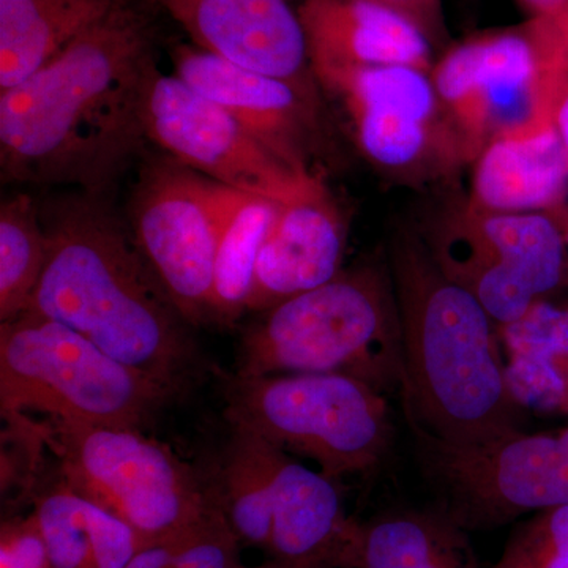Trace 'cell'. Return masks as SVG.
<instances>
[{
	"mask_svg": "<svg viewBox=\"0 0 568 568\" xmlns=\"http://www.w3.org/2000/svg\"><path fill=\"white\" fill-rule=\"evenodd\" d=\"M170 392L50 317L0 324V407L10 425L29 414L142 428Z\"/></svg>",
	"mask_w": 568,
	"mask_h": 568,
	"instance_id": "obj_6",
	"label": "cell"
},
{
	"mask_svg": "<svg viewBox=\"0 0 568 568\" xmlns=\"http://www.w3.org/2000/svg\"><path fill=\"white\" fill-rule=\"evenodd\" d=\"M440 271L487 310L497 327L568 287V242L549 212H487L466 196L417 230Z\"/></svg>",
	"mask_w": 568,
	"mask_h": 568,
	"instance_id": "obj_9",
	"label": "cell"
},
{
	"mask_svg": "<svg viewBox=\"0 0 568 568\" xmlns=\"http://www.w3.org/2000/svg\"><path fill=\"white\" fill-rule=\"evenodd\" d=\"M32 426L58 457L62 484L129 523L142 545L216 507L197 470L140 428L54 418Z\"/></svg>",
	"mask_w": 568,
	"mask_h": 568,
	"instance_id": "obj_7",
	"label": "cell"
},
{
	"mask_svg": "<svg viewBox=\"0 0 568 568\" xmlns=\"http://www.w3.org/2000/svg\"><path fill=\"white\" fill-rule=\"evenodd\" d=\"M549 298L497 331L508 353V386L519 405L568 413V306Z\"/></svg>",
	"mask_w": 568,
	"mask_h": 568,
	"instance_id": "obj_21",
	"label": "cell"
},
{
	"mask_svg": "<svg viewBox=\"0 0 568 568\" xmlns=\"http://www.w3.org/2000/svg\"><path fill=\"white\" fill-rule=\"evenodd\" d=\"M194 47L320 92L298 0H162Z\"/></svg>",
	"mask_w": 568,
	"mask_h": 568,
	"instance_id": "obj_15",
	"label": "cell"
},
{
	"mask_svg": "<svg viewBox=\"0 0 568 568\" xmlns=\"http://www.w3.org/2000/svg\"><path fill=\"white\" fill-rule=\"evenodd\" d=\"M323 100L339 112L366 162L403 185L452 183L469 168L440 106L432 71L312 63Z\"/></svg>",
	"mask_w": 568,
	"mask_h": 568,
	"instance_id": "obj_8",
	"label": "cell"
},
{
	"mask_svg": "<svg viewBox=\"0 0 568 568\" xmlns=\"http://www.w3.org/2000/svg\"><path fill=\"white\" fill-rule=\"evenodd\" d=\"M556 220H558L559 226L562 227L564 234L568 242V203L559 205L555 211L549 212Z\"/></svg>",
	"mask_w": 568,
	"mask_h": 568,
	"instance_id": "obj_32",
	"label": "cell"
},
{
	"mask_svg": "<svg viewBox=\"0 0 568 568\" xmlns=\"http://www.w3.org/2000/svg\"><path fill=\"white\" fill-rule=\"evenodd\" d=\"M148 140L168 156L237 192L291 203L324 182L321 171H298L230 112L175 74H153L145 97Z\"/></svg>",
	"mask_w": 568,
	"mask_h": 568,
	"instance_id": "obj_13",
	"label": "cell"
},
{
	"mask_svg": "<svg viewBox=\"0 0 568 568\" xmlns=\"http://www.w3.org/2000/svg\"><path fill=\"white\" fill-rule=\"evenodd\" d=\"M173 62L179 80L230 112L284 162L298 171H320L321 92L245 69L194 44L175 47Z\"/></svg>",
	"mask_w": 568,
	"mask_h": 568,
	"instance_id": "obj_14",
	"label": "cell"
},
{
	"mask_svg": "<svg viewBox=\"0 0 568 568\" xmlns=\"http://www.w3.org/2000/svg\"><path fill=\"white\" fill-rule=\"evenodd\" d=\"M290 373H339L402 394V325L387 263L343 268L246 327L234 375Z\"/></svg>",
	"mask_w": 568,
	"mask_h": 568,
	"instance_id": "obj_4",
	"label": "cell"
},
{
	"mask_svg": "<svg viewBox=\"0 0 568 568\" xmlns=\"http://www.w3.org/2000/svg\"><path fill=\"white\" fill-rule=\"evenodd\" d=\"M432 80L469 166L500 134L555 121L568 82L549 69L528 20L452 44L433 65Z\"/></svg>",
	"mask_w": 568,
	"mask_h": 568,
	"instance_id": "obj_11",
	"label": "cell"
},
{
	"mask_svg": "<svg viewBox=\"0 0 568 568\" xmlns=\"http://www.w3.org/2000/svg\"><path fill=\"white\" fill-rule=\"evenodd\" d=\"M386 263L402 325L406 424L457 446L521 432L499 331L480 302L448 278L417 230L398 227Z\"/></svg>",
	"mask_w": 568,
	"mask_h": 568,
	"instance_id": "obj_2",
	"label": "cell"
},
{
	"mask_svg": "<svg viewBox=\"0 0 568 568\" xmlns=\"http://www.w3.org/2000/svg\"><path fill=\"white\" fill-rule=\"evenodd\" d=\"M156 70L151 18L126 0L31 78L0 91L3 181L102 192L148 140L145 97Z\"/></svg>",
	"mask_w": 568,
	"mask_h": 568,
	"instance_id": "obj_1",
	"label": "cell"
},
{
	"mask_svg": "<svg viewBox=\"0 0 568 568\" xmlns=\"http://www.w3.org/2000/svg\"><path fill=\"white\" fill-rule=\"evenodd\" d=\"M555 125L568 164V82L562 93H560L558 108H556Z\"/></svg>",
	"mask_w": 568,
	"mask_h": 568,
	"instance_id": "obj_30",
	"label": "cell"
},
{
	"mask_svg": "<svg viewBox=\"0 0 568 568\" xmlns=\"http://www.w3.org/2000/svg\"><path fill=\"white\" fill-rule=\"evenodd\" d=\"M469 170L466 201L478 211L551 212L567 203L568 164L555 121L500 134Z\"/></svg>",
	"mask_w": 568,
	"mask_h": 568,
	"instance_id": "obj_18",
	"label": "cell"
},
{
	"mask_svg": "<svg viewBox=\"0 0 568 568\" xmlns=\"http://www.w3.org/2000/svg\"><path fill=\"white\" fill-rule=\"evenodd\" d=\"M346 237L345 219L325 182L280 204L257 260L246 313L267 312L334 280L343 271Z\"/></svg>",
	"mask_w": 568,
	"mask_h": 568,
	"instance_id": "obj_16",
	"label": "cell"
},
{
	"mask_svg": "<svg viewBox=\"0 0 568 568\" xmlns=\"http://www.w3.org/2000/svg\"><path fill=\"white\" fill-rule=\"evenodd\" d=\"M224 417L332 480L372 473L394 440L386 394L339 373L223 377Z\"/></svg>",
	"mask_w": 568,
	"mask_h": 568,
	"instance_id": "obj_5",
	"label": "cell"
},
{
	"mask_svg": "<svg viewBox=\"0 0 568 568\" xmlns=\"http://www.w3.org/2000/svg\"><path fill=\"white\" fill-rule=\"evenodd\" d=\"M242 194L171 156L141 171L130 204L133 242L186 324L212 323L220 237Z\"/></svg>",
	"mask_w": 568,
	"mask_h": 568,
	"instance_id": "obj_12",
	"label": "cell"
},
{
	"mask_svg": "<svg viewBox=\"0 0 568 568\" xmlns=\"http://www.w3.org/2000/svg\"><path fill=\"white\" fill-rule=\"evenodd\" d=\"M549 69L568 78V0L547 17L528 18Z\"/></svg>",
	"mask_w": 568,
	"mask_h": 568,
	"instance_id": "obj_28",
	"label": "cell"
},
{
	"mask_svg": "<svg viewBox=\"0 0 568 568\" xmlns=\"http://www.w3.org/2000/svg\"><path fill=\"white\" fill-rule=\"evenodd\" d=\"M406 425L433 506L467 532L568 506V426L457 446Z\"/></svg>",
	"mask_w": 568,
	"mask_h": 568,
	"instance_id": "obj_10",
	"label": "cell"
},
{
	"mask_svg": "<svg viewBox=\"0 0 568 568\" xmlns=\"http://www.w3.org/2000/svg\"><path fill=\"white\" fill-rule=\"evenodd\" d=\"M126 0H0V91L14 88Z\"/></svg>",
	"mask_w": 568,
	"mask_h": 568,
	"instance_id": "obj_20",
	"label": "cell"
},
{
	"mask_svg": "<svg viewBox=\"0 0 568 568\" xmlns=\"http://www.w3.org/2000/svg\"><path fill=\"white\" fill-rule=\"evenodd\" d=\"M47 231V267L28 312L173 392L193 366V345L133 237L92 201L65 205Z\"/></svg>",
	"mask_w": 568,
	"mask_h": 568,
	"instance_id": "obj_3",
	"label": "cell"
},
{
	"mask_svg": "<svg viewBox=\"0 0 568 568\" xmlns=\"http://www.w3.org/2000/svg\"><path fill=\"white\" fill-rule=\"evenodd\" d=\"M144 2H151V3H162V0H144Z\"/></svg>",
	"mask_w": 568,
	"mask_h": 568,
	"instance_id": "obj_34",
	"label": "cell"
},
{
	"mask_svg": "<svg viewBox=\"0 0 568 568\" xmlns=\"http://www.w3.org/2000/svg\"><path fill=\"white\" fill-rule=\"evenodd\" d=\"M237 568H317V567L305 566V564L282 562V560L271 559V560H268V562L263 564V566H256V567L239 566Z\"/></svg>",
	"mask_w": 568,
	"mask_h": 568,
	"instance_id": "obj_33",
	"label": "cell"
},
{
	"mask_svg": "<svg viewBox=\"0 0 568 568\" xmlns=\"http://www.w3.org/2000/svg\"><path fill=\"white\" fill-rule=\"evenodd\" d=\"M50 241L36 201L20 193L0 205V324L28 312L47 267Z\"/></svg>",
	"mask_w": 568,
	"mask_h": 568,
	"instance_id": "obj_23",
	"label": "cell"
},
{
	"mask_svg": "<svg viewBox=\"0 0 568 568\" xmlns=\"http://www.w3.org/2000/svg\"><path fill=\"white\" fill-rule=\"evenodd\" d=\"M373 2L402 11L410 20L416 21L435 47L446 40L443 0H373Z\"/></svg>",
	"mask_w": 568,
	"mask_h": 568,
	"instance_id": "obj_29",
	"label": "cell"
},
{
	"mask_svg": "<svg viewBox=\"0 0 568 568\" xmlns=\"http://www.w3.org/2000/svg\"><path fill=\"white\" fill-rule=\"evenodd\" d=\"M312 63L432 71L435 44L416 21L373 0H298Z\"/></svg>",
	"mask_w": 568,
	"mask_h": 568,
	"instance_id": "obj_17",
	"label": "cell"
},
{
	"mask_svg": "<svg viewBox=\"0 0 568 568\" xmlns=\"http://www.w3.org/2000/svg\"><path fill=\"white\" fill-rule=\"evenodd\" d=\"M467 530L439 507H396L358 523L351 568H481Z\"/></svg>",
	"mask_w": 568,
	"mask_h": 568,
	"instance_id": "obj_19",
	"label": "cell"
},
{
	"mask_svg": "<svg viewBox=\"0 0 568 568\" xmlns=\"http://www.w3.org/2000/svg\"><path fill=\"white\" fill-rule=\"evenodd\" d=\"M239 540L219 507L178 532L142 545L126 568H237Z\"/></svg>",
	"mask_w": 568,
	"mask_h": 568,
	"instance_id": "obj_24",
	"label": "cell"
},
{
	"mask_svg": "<svg viewBox=\"0 0 568 568\" xmlns=\"http://www.w3.org/2000/svg\"><path fill=\"white\" fill-rule=\"evenodd\" d=\"M528 18L547 17L562 6L564 0H515Z\"/></svg>",
	"mask_w": 568,
	"mask_h": 568,
	"instance_id": "obj_31",
	"label": "cell"
},
{
	"mask_svg": "<svg viewBox=\"0 0 568 568\" xmlns=\"http://www.w3.org/2000/svg\"><path fill=\"white\" fill-rule=\"evenodd\" d=\"M489 568H568V506L519 521Z\"/></svg>",
	"mask_w": 568,
	"mask_h": 568,
	"instance_id": "obj_26",
	"label": "cell"
},
{
	"mask_svg": "<svg viewBox=\"0 0 568 568\" xmlns=\"http://www.w3.org/2000/svg\"><path fill=\"white\" fill-rule=\"evenodd\" d=\"M0 568H50L47 545L33 517L3 528Z\"/></svg>",
	"mask_w": 568,
	"mask_h": 568,
	"instance_id": "obj_27",
	"label": "cell"
},
{
	"mask_svg": "<svg viewBox=\"0 0 568 568\" xmlns=\"http://www.w3.org/2000/svg\"><path fill=\"white\" fill-rule=\"evenodd\" d=\"M44 545L50 568H93V545L88 499L65 484L41 496L32 515Z\"/></svg>",
	"mask_w": 568,
	"mask_h": 568,
	"instance_id": "obj_25",
	"label": "cell"
},
{
	"mask_svg": "<svg viewBox=\"0 0 568 568\" xmlns=\"http://www.w3.org/2000/svg\"><path fill=\"white\" fill-rule=\"evenodd\" d=\"M280 204L242 194L224 224L216 252L212 323L233 325L246 313L254 272Z\"/></svg>",
	"mask_w": 568,
	"mask_h": 568,
	"instance_id": "obj_22",
	"label": "cell"
}]
</instances>
